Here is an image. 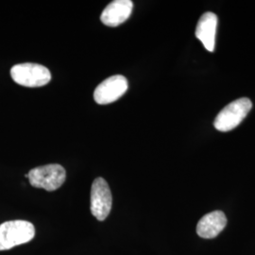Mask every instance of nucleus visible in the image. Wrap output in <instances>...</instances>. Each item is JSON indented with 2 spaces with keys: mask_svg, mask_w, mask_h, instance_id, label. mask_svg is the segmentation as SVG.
I'll return each mask as SVG.
<instances>
[{
  "mask_svg": "<svg viewBox=\"0 0 255 255\" xmlns=\"http://www.w3.org/2000/svg\"><path fill=\"white\" fill-rule=\"evenodd\" d=\"M227 225V218L222 211H214L203 216L198 225L197 234L205 239H212L218 237Z\"/></svg>",
  "mask_w": 255,
  "mask_h": 255,
  "instance_id": "1a4fd4ad",
  "label": "nucleus"
},
{
  "mask_svg": "<svg viewBox=\"0 0 255 255\" xmlns=\"http://www.w3.org/2000/svg\"><path fill=\"white\" fill-rule=\"evenodd\" d=\"M11 79L25 87H41L51 81V73L42 64L25 63L15 64L10 69Z\"/></svg>",
  "mask_w": 255,
  "mask_h": 255,
  "instance_id": "20e7f679",
  "label": "nucleus"
},
{
  "mask_svg": "<svg viewBox=\"0 0 255 255\" xmlns=\"http://www.w3.org/2000/svg\"><path fill=\"white\" fill-rule=\"evenodd\" d=\"M35 237V228L26 220H10L0 224V251L26 244Z\"/></svg>",
  "mask_w": 255,
  "mask_h": 255,
  "instance_id": "f257e3e1",
  "label": "nucleus"
},
{
  "mask_svg": "<svg viewBox=\"0 0 255 255\" xmlns=\"http://www.w3.org/2000/svg\"><path fill=\"white\" fill-rule=\"evenodd\" d=\"M128 87V83L124 76H112L98 85L94 92V100L101 105L113 103L127 92Z\"/></svg>",
  "mask_w": 255,
  "mask_h": 255,
  "instance_id": "423d86ee",
  "label": "nucleus"
},
{
  "mask_svg": "<svg viewBox=\"0 0 255 255\" xmlns=\"http://www.w3.org/2000/svg\"><path fill=\"white\" fill-rule=\"evenodd\" d=\"M252 107L253 103L248 98H242L233 101L220 111L215 119L214 126L219 131H230L240 125V123L245 119L252 110Z\"/></svg>",
  "mask_w": 255,
  "mask_h": 255,
  "instance_id": "7ed1b4c3",
  "label": "nucleus"
},
{
  "mask_svg": "<svg viewBox=\"0 0 255 255\" xmlns=\"http://www.w3.org/2000/svg\"><path fill=\"white\" fill-rule=\"evenodd\" d=\"M218 22V16L214 12L207 11L201 15L196 28V37L210 52L215 49Z\"/></svg>",
  "mask_w": 255,
  "mask_h": 255,
  "instance_id": "6e6552de",
  "label": "nucleus"
},
{
  "mask_svg": "<svg viewBox=\"0 0 255 255\" xmlns=\"http://www.w3.org/2000/svg\"><path fill=\"white\" fill-rule=\"evenodd\" d=\"M27 178L29 183L35 188L55 191L64 184L66 172L61 164H46L31 169L27 173Z\"/></svg>",
  "mask_w": 255,
  "mask_h": 255,
  "instance_id": "f03ea898",
  "label": "nucleus"
},
{
  "mask_svg": "<svg viewBox=\"0 0 255 255\" xmlns=\"http://www.w3.org/2000/svg\"><path fill=\"white\" fill-rule=\"evenodd\" d=\"M113 197L109 184L103 178H97L92 184L91 213L100 221L107 219L112 209Z\"/></svg>",
  "mask_w": 255,
  "mask_h": 255,
  "instance_id": "39448f33",
  "label": "nucleus"
},
{
  "mask_svg": "<svg viewBox=\"0 0 255 255\" xmlns=\"http://www.w3.org/2000/svg\"><path fill=\"white\" fill-rule=\"evenodd\" d=\"M133 9L130 0H115L103 9L101 15V22L108 27H118L127 21Z\"/></svg>",
  "mask_w": 255,
  "mask_h": 255,
  "instance_id": "0eeeda50",
  "label": "nucleus"
}]
</instances>
